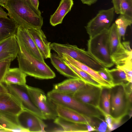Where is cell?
<instances>
[{
  "label": "cell",
  "instance_id": "1",
  "mask_svg": "<svg viewBox=\"0 0 132 132\" xmlns=\"http://www.w3.org/2000/svg\"><path fill=\"white\" fill-rule=\"evenodd\" d=\"M0 5L8 12V16L18 26L28 29L41 28L43 23V17L36 13L24 1L10 0Z\"/></svg>",
  "mask_w": 132,
  "mask_h": 132
},
{
  "label": "cell",
  "instance_id": "2",
  "mask_svg": "<svg viewBox=\"0 0 132 132\" xmlns=\"http://www.w3.org/2000/svg\"><path fill=\"white\" fill-rule=\"evenodd\" d=\"M19 46L17 56L19 68L27 76L43 79H52L55 73L45 62L37 59L30 54L22 44L17 39Z\"/></svg>",
  "mask_w": 132,
  "mask_h": 132
},
{
  "label": "cell",
  "instance_id": "3",
  "mask_svg": "<svg viewBox=\"0 0 132 132\" xmlns=\"http://www.w3.org/2000/svg\"><path fill=\"white\" fill-rule=\"evenodd\" d=\"M47 95L53 102L63 105L82 115L98 119L102 116L97 108L80 102L72 94L52 90Z\"/></svg>",
  "mask_w": 132,
  "mask_h": 132
},
{
  "label": "cell",
  "instance_id": "4",
  "mask_svg": "<svg viewBox=\"0 0 132 132\" xmlns=\"http://www.w3.org/2000/svg\"><path fill=\"white\" fill-rule=\"evenodd\" d=\"M109 29L105 30L87 42L88 51L107 68L114 64L112 59L109 41Z\"/></svg>",
  "mask_w": 132,
  "mask_h": 132
},
{
  "label": "cell",
  "instance_id": "5",
  "mask_svg": "<svg viewBox=\"0 0 132 132\" xmlns=\"http://www.w3.org/2000/svg\"><path fill=\"white\" fill-rule=\"evenodd\" d=\"M53 50L59 57L66 54L96 71L106 67L88 51L80 48L76 45L56 43Z\"/></svg>",
  "mask_w": 132,
  "mask_h": 132
},
{
  "label": "cell",
  "instance_id": "6",
  "mask_svg": "<svg viewBox=\"0 0 132 132\" xmlns=\"http://www.w3.org/2000/svg\"><path fill=\"white\" fill-rule=\"evenodd\" d=\"M132 96L128 95L124 86L119 85L111 88L110 115L114 118L124 117L131 108Z\"/></svg>",
  "mask_w": 132,
  "mask_h": 132
},
{
  "label": "cell",
  "instance_id": "7",
  "mask_svg": "<svg viewBox=\"0 0 132 132\" xmlns=\"http://www.w3.org/2000/svg\"><path fill=\"white\" fill-rule=\"evenodd\" d=\"M29 94L34 104L46 119L54 120L57 117L53 103L41 89L27 85Z\"/></svg>",
  "mask_w": 132,
  "mask_h": 132
},
{
  "label": "cell",
  "instance_id": "8",
  "mask_svg": "<svg viewBox=\"0 0 132 132\" xmlns=\"http://www.w3.org/2000/svg\"><path fill=\"white\" fill-rule=\"evenodd\" d=\"M113 7L100 10L96 16L85 27L89 38H92L105 30L108 29L114 18Z\"/></svg>",
  "mask_w": 132,
  "mask_h": 132
},
{
  "label": "cell",
  "instance_id": "9",
  "mask_svg": "<svg viewBox=\"0 0 132 132\" xmlns=\"http://www.w3.org/2000/svg\"><path fill=\"white\" fill-rule=\"evenodd\" d=\"M5 84L8 92L14 96L18 100L23 109L30 112L42 120L47 119L32 102L26 88V84Z\"/></svg>",
  "mask_w": 132,
  "mask_h": 132
},
{
  "label": "cell",
  "instance_id": "10",
  "mask_svg": "<svg viewBox=\"0 0 132 132\" xmlns=\"http://www.w3.org/2000/svg\"><path fill=\"white\" fill-rule=\"evenodd\" d=\"M102 87L86 83L72 95L80 102L97 108L100 106Z\"/></svg>",
  "mask_w": 132,
  "mask_h": 132
},
{
  "label": "cell",
  "instance_id": "11",
  "mask_svg": "<svg viewBox=\"0 0 132 132\" xmlns=\"http://www.w3.org/2000/svg\"><path fill=\"white\" fill-rule=\"evenodd\" d=\"M20 126L29 132H44L47 125L42 119L30 112L23 109L17 115Z\"/></svg>",
  "mask_w": 132,
  "mask_h": 132
},
{
  "label": "cell",
  "instance_id": "12",
  "mask_svg": "<svg viewBox=\"0 0 132 132\" xmlns=\"http://www.w3.org/2000/svg\"><path fill=\"white\" fill-rule=\"evenodd\" d=\"M53 103L57 117L71 122L89 124L95 128L96 124L93 118L82 115L63 105Z\"/></svg>",
  "mask_w": 132,
  "mask_h": 132
},
{
  "label": "cell",
  "instance_id": "13",
  "mask_svg": "<svg viewBox=\"0 0 132 132\" xmlns=\"http://www.w3.org/2000/svg\"><path fill=\"white\" fill-rule=\"evenodd\" d=\"M15 36L16 39L22 44L30 54L39 60L45 62L44 59L27 29L18 26Z\"/></svg>",
  "mask_w": 132,
  "mask_h": 132
},
{
  "label": "cell",
  "instance_id": "14",
  "mask_svg": "<svg viewBox=\"0 0 132 132\" xmlns=\"http://www.w3.org/2000/svg\"><path fill=\"white\" fill-rule=\"evenodd\" d=\"M44 59L50 58L51 54V42L46 37L41 28L27 29Z\"/></svg>",
  "mask_w": 132,
  "mask_h": 132
},
{
  "label": "cell",
  "instance_id": "15",
  "mask_svg": "<svg viewBox=\"0 0 132 132\" xmlns=\"http://www.w3.org/2000/svg\"><path fill=\"white\" fill-rule=\"evenodd\" d=\"M121 43L119 48L111 55L114 64L118 67L132 65V52L130 42L125 41Z\"/></svg>",
  "mask_w": 132,
  "mask_h": 132
},
{
  "label": "cell",
  "instance_id": "16",
  "mask_svg": "<svg viewBox=\"0 0 132 132\" xmlns=\"http://www.w3.org/2000/svg\"><path fill=\"white\" fill-rule=\"evenodd\" d=\"M18 100L8 92L0 93V111L17 115L23 109Z\"/></svg>",
  "mask_w": 132,
  "mask_h": 132
},
{
  "label": "cell",
  "instance_id": "17",
  "mask_svg": "<svg viewBox=\"0 0 132 132\" xmlns=\"http://www.w3.org/2000/svg\"><path fill=\"white\" fill-rule=\"evenodd\" d=\"M19 46L15 35L0 42V61L11 58L14 60L17 56Z\"/></svg>",
  "mask_w": 132,
  "mask_h": 132
},
{
  "label": "cell",
  "instance_id": "18",
  "mask_svg": "<svg viewBox=\"0 0 132 132\" xmlns=\"http://www.w3.org/2000/svg\"><path fill=\"white\" fill-rule=\"evenodd\" d=\"M0 126L8 132H29L19 125L17 115L0 111Z\"/></svg>",
  "mask_w": 132,
  "mask_h": 132
},
{
  "label": "cell",
  "instance_id": "19",
  "mask_svg": "<svg viewBox=\"0 0 132 132\" xmlns=\"http://www.w3.org/2000/svg\"><path fill=\"white\" fill-rule=\"evenodd\" d=\"M81 79L69 78L53 86V90L73 94L86 83Z\"/></svg>",
  "mask_w": 132,
  "mask_h": 132
},
{
  "label": "cell",
  "instance_id": "20",
  "mask_svg": "<svg viewBox=\"0 0 132 132\" xmlns=\"http://www.w3.org/2000/svg\"><path fill=\"white\" fill-rule=\"evenodd\" d=\"M73 4V0H61L56 11L51 16V25L55 26L61 23L64 17L71 11Z\"/></svg>",
  "mask_w": 132,
  "mask_h": 132
},
{
  "label": "cell",
  "instance_id": "21",
  "mask_svg": "<svg viewBox=\"0 0 132 132\" xmlns=\"http://www.w3.org/2000/svg\"><path fill=\"white\" fill-rule=\"evenodd\" d=\"M66 60L77 68L86 72L97 81L102 87L111 88L112 86L103 79L96 71L89 67L75 60L66 54L62 55L60 57Z\"/></svg>",
  "mask_w": 132,
  "mask_h": 132
},
{
  "label": "cell",
  "instance_id": "22",
  "mask_svg": "<svg viewBox=\"0 0 132 132\" xmlns=\"http://www.w3.org/2000/svg\"><path fill=\"white\" fill-rule=\"evenodd\" d=\"M27 76L19 68H10L6 72L2 83L25 85Z\"/></svg>",
  "mask_w": 132,
  "mask_h": 132
},
{
  "label": "cell",
  "instance_id": "23",
  "mask_svg": "<svg viewBox=\"0 0 132 132\" xmlns=\"http://www.w3.org/2000/svg\"><path fill=\"white\" fill-rule=\"evenodd\" d=\"M18 27L10 18L0 17V42L15 35Z\"/></svg>",
  "mask_w": 132,
  "mask_h": 132
},
{
  "label": "cell",
  "instance_id": "24",
  "mask_svg": "<svg viewBox=\"0 0 132 132\" xmlns=\"http://www.w3.org/2000/svg\"><path fill=\"white\" fill-rule=\"evenodd\" d=\"M50 58L52 65L60 74L69 78L80 79L57 54L51 53Z\"/></svg>",
  "mask_w": 132,
  "mask_h": 132
},
{
  "label": "cell",
  "instance_id": "25",
  "mask_svg": "<svg viewBox=\"0 0 132 132\" xmlns=\"http://www.w3.org/2000/svg\"><path fill=\"white\" fill-rule=\"evenodd\" d=\"M54 120V123L61 127L63 132H88L87 124L71 122L59 117Z\"/></svg>",
  "mask_w": 132,
  "mask_h": 132
},
{
  "label": "cell",
  "instance_id": "26",
  "mask_svg": "<svg viewBox=\"0 0 132 132\" xmlns=\"http://www.w3.org/2000/svg\"><path fill=\"white\" fill-rule=\"evenodd\" d=\"M112 2L116 13L132 17V0H112Z\"/></svg>",
  "mask_w": 132,
  "mask_h": 132
},
{
  "label": "cell",
  "instance_id": "27",
  "mask_svg": "<svg viewBox=\"0 0 132 132\" xmlns=\"http://www.w3.org/2000/svg\"><path fill=\"white\" fill-rule=\"evenodd\" d=\"M109 41L111 55L120 46L121 43L115 23H114L109 29Z\"/></svg>",
  "mask_w": 132,
  "mask_h": 132
},
{
  "label": "cell",
  "instance_id": "28",
  "mask_svg": "<svg viewBox=\"0 0 132 132\" xmlns=\"http://www.w3.org/2000/svg\"><path fill=\"white\" fill-rule=\"evenodd\" d=\"M115 23L120 38L125 39L126 29L132 23V17L125 14H120L116 20Z\"/></svg>",
  "mask_w": 132,
  "mask_h": 132
},
{
  "label": "cell",
  "instance_id": "29",
  "mask_svg": "<svg viewBox=\"0 0 132 132\" xmlns=\"http://www.w3.org/2000/svg\"><path fill=\"white\" fill-rule=\"evenodd\" d=\"M67 65L80 78L86 83L99 87H102L96 80L88 74L77 68L67 60L62 59Z\"/></svg>",
  "mask_w": 132,
  "mask_h": 132
},
{
  "label": "cell",
  "instance_id": "30",
  "mask_svg": "<svg viewBox=\"0 0 132 132\" xmlns=\"http://www.w3.org/2000/svg\"><path fill=\"white\" fill-rule=\"evenodd\" d=\"M108 72L112 79L113 86L119 85H125L130 82L127 79L125 72L120 68L116 67V68L109 70Z\"/></svg>",
  "mask_w": 132,
  "mask_h": 132
},
{
  "label": "cell",
  "instance_id": "31",
  "mask_svg": "<svg viewBox=\"0 0 132 132\" xmlns=\"http://www.w3.org/2000/svg\"><path fill=\"white\" fill-rule=\"evenodd\" d=\"M111 88L102 87L100 103L101 109L105 113L110 115Z\"/></svg>",
  "mask_w": 132,
  "mask_h": 132
},
{
  "label": "cell",
  "instance_id": "32",
  "mask_svg": "<svg viewBox=\"0 0 132 132\" xmlns=\"http://www.w3.org/2000/svg\"><path fill=\"white\" fill-rule=\"evenodd\" d=\"M13 60L12 58H8L0 61V83H2L4 77Z\"/></svg>",
  "mask_w": 132,
  "mask_h": 132
},
{
  "label": "cell",
  "instance_id": "33",
  "mask_svg": "<svg viewBox=\"0 0 132 132\" xmlns=\"http://www.w3.org/2000/svg\"><path fill=\"white\" fill-rule=\"evenodd\" d=\"M108 69L105 67L101 70L96 71L99 75L104 80L113 86L112 79L108 71Z\"/></svg>",
  "mask_w": 132,
  "mask_h": 132
},
{
  "label": "cell",
  "instance_id": "34",
  "mask_svg": "<svg viewBox=\"0 0 132 132\" xmlns=\"http://www.w3.org/2000/svg\"><path fill=\"white\" fill-rule=\"evenodd\" d=\"M10 0H0V3H5ZM25 2L27 5L37 14L41 15V12L39 10L36 9L32 4L30 0H22Z\"/></svg>",
  "mask_w": 132,
  "mask_h": 132
},
{
  "label": "cell",
  "instance_id": "35",
  "mask_svg": "<svg viewBox=\"0 0 132 132\" xmlns=\"http://www.w3.org/2000/svg\"><path fill=\"white\" fill-rule=\"evenodd\" d=\"M103 121V122L100 125L96 131L98 130V131L102 132L106 131V129L108 128L107 124L104 120Z\"/></svg>",
  "mask_w": 132,
  "mask_h": 132
},
{
  "label": "cell",
  "instance_id": "36",
  "mask_svg": "<svg viewBox=\"0 0 132 132\" xmlns=\"http://www.w3.org/2000/svg\"><path fill=\"white\" fill-rule=\"evenodd\" d=\"M82 3L84 4L90 6L95 3L97 0H80Z\"/></svg>",
  "mask_w": 132,
  "mask_h": 132
},
{
  "label": "cell",
  "instance_id": "37",
  "mask_svg": "<svg viewBox=\"0 0 132 132\" xmlns=\"http://www.w3.org/2000/svg\"><path fill=\"white\" fill-rule=\"evenodd\" d=\"M32 5L36 9L39 10V1L38 0H30Z\"/></svg>",
  "mask_w": 132,
  "mask_h": 132
},
{
  "label": "cell",
  "instance_id": "38",
  "mask_svg": "<svg viewBox=\"0 0 132 132\" xmlns=\"http://www.w3.org/2000/svg\"><path fill=\"white\" fill-rule=\"evenodd\" d=\"M8 14L1 7H0V17L3 18H7Z\"/></svg>",
  "mask_w": 132,
  "mask_h": 132
},
{
  "label": "cell",
  "instance_id": "39",
  "mask_svg": "<svg viewBox=\"0 0 132 132\" xmlns=\"http://www.w3.org/2000/svg\"><path fill=\"white\" fill-rule=\"evenodd\" d=\"M0 92L1 93H7L8 92L5 86L2 84L0 83Z\"/></svg>",
  "mask_w": 132,
  "mask_h": 132
},
{
  "label": "cell",
  "instance_id": "40",
  "mask_svg": "<svg viewBox=\"0 0 132 132\" xmlns=\"http://www.w3.org/2000/svg\"><path fill=\"white\" fill-rule=\"evenodd\" d=\"M60 127V126H59ZM51 131L53 132H63L62 128L60 127H59L54 128Z\"/></svg>",
  "mask_w": 132,
  "mask_h": 132
},
{
  "label": "cell",
  "instance_id": "41",
  "mask_svg": "<svg viewBox=\"0 0 132 132\" xmlns=\"http://www.w3.org/2000/svg\"><path fill=\"white\" fill-rule=\"evenodd\" d=\"M0 128H3L1 126H0Z\"/></svg>",
  "mask_w": 132,
  "mask_h": 132
},
{
  "label": "cell",
  "instance_id": "42",
  "mask_svg": "<svg viewBox=\"0 0 132 132\" xmlns=\"http://www.w3.org/2000/svg\"></svg>",
  "mask_w": 132,
  "mask_h": 132
}]
</instances>
